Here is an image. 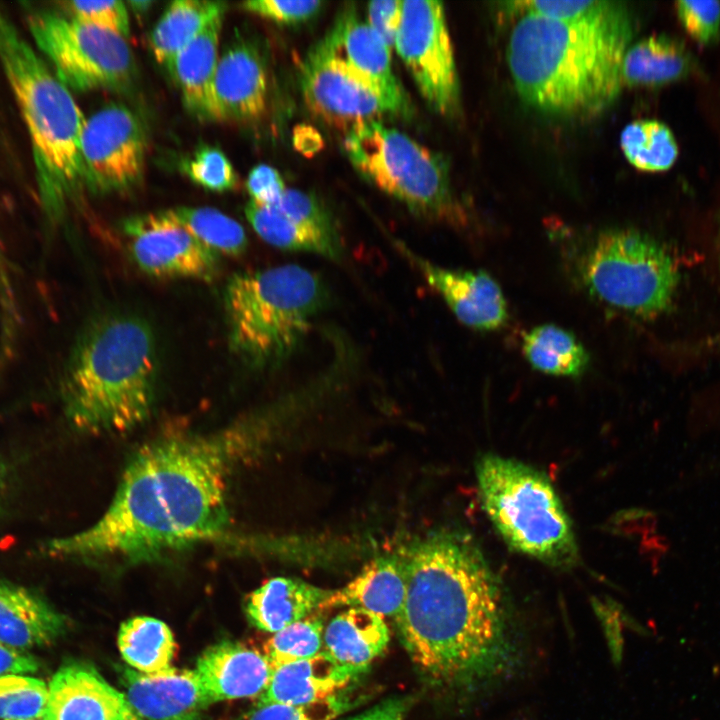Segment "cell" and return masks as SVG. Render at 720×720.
I'll use <instances>...</instances> for the list:
<instances>
[{
	"mask_svg": "<svg viewBox=\"0 0 720 720\" xmlns=\"http://www.w3.org/2000/svg\"><path fill=\"white\" fill-rule=\"evenodd\" d=\"M255 421L209 434L165 433L129 460L103 516L40 552L73 560H152L224 536L229 484L258 440Z\"/></svg>",
	"mask_w": 720,
	"mask_h": 720,
	"instance_id": "cell-1",
	"label": "cell"
},
{
	"mask_svg": "<svg viewBox=\"0 0 720 720\" xmlns=\"http://www.w3.org/2000/svg\"><path fill=\"white\" fill-rule=\"evenodd\" d=\"M399 553L406 596L395 623L424 678L464 694L511 678L522 661L519 633L501 585L472 539L437 532Z\"/></svg>",
	"mask_w": 720,
	"mask_h": 720,
	"instance_id": "cell-2",
	"label": "cell"
},
{
	"mask_svg": "<svg viewBox=\"0 0 720 720\" xmlns=\"http://www.w3.org/2000/svg\"><path fill=\"white\" fill-rule=\"evenodd\" d=\"M634 23L624 4L600 0L573 19L525 13L508 41L507 61L521 98L545 112L591 116L622 85L621 67Z\"/></svg>",
	"mask_w": 720,
	"mask_h": 720,
	"instance_id": "cell-3",
	"label": "cell"
},
{
	"mask_svg": "<svg viewBox=\"0 0 720 720\" xmlns=\"http://www.w3.org/2000/svg\"><path fill=\"white\" fill-rule=\"evenodd\" d=\"M158 353L150 325L129 314L101 316L83 329L65 365L66 418L87 433L125 432L152 411Z\"/></svg>",
	"mask_w": 720,
	"mask_h": 720,
	"instance_id": "cell-4",
	"label": "cell"
},
{
	"mask_svg": "<svg viewBox=\"0 0 720 720\" xmlns=\"http://www.w3.org/2000/svg\"><path fill=\"white\" fill-rule=\"evenodd\" d=\"M0 63L29 134L41 205L48 218L56 220L83 180L86 119L68 87L1 10Z\"/></svg>",
	"mask_w": 720,
	"mask_h": 720,
	"instance_id": "cell-5",
	"label": "cell"
},
{
	"mask_svg": "<svg viewBox=\"0 0 720 720\" xmlns=\"http://www.w3.org/2000/svg\"><path fill=\"white\" fill-rule=\"evenodd\" d=\"M328 299L320 276L285 264L233 274L224 289L229 346L253 367L293 352Z\"/></svg>",
	"mask_w": 720,
	"mask_h": 720,
	"instance_id": "cell-6",
	"label": "cell"
},
{
	"mask_svg": "<svg viewBox=\"0 0 720 720\" xmlns=\"http://www.w3.org/2000/svg\"><path fill=\"white\" fill-rule=\"evenodd\" d=\"M476 477L482 507L507 545L554 567L575 564L573 528L545 474L487 454L476 464Z\"/></svg>",
	"mask_w": 720,
	"mask_h": 720,
	"instance_id": "cell-7",
	"label": "cell"
},
{
	"mask_svg": "<svg viewBox=\"0 0 720 720\" xmlns=\"http://www.w3.org/2000/svg\"><path fill=\"white\" fill-rule=\"evenodd\" d=\"M571 263L578 283L591 297L642 318L665 312L679 282L678 265L668 248L632 229L596 234L575 248Z\"/></svg>",
	"mask_w": 720,
	"mask_h": 720,
	"instance_id": "cell-8",
	"label": "cell"
},
{
	"mask_svg": "<svg viewBox=\"0 0 720 720\" xmlns=\"http://www.w3.org/2000/svg\"><path fill=\"white\" fill-rule=\"evenodd\" d=\"M344 149L362 175L415 213L464 223L444 161L408 135L374 120L347 132Z\"/></svg>",
	"mask_w": 720,
	"mask_h": 720,
	"instance_id": "cell-9",
	"label": "cell"
},
{
	"mask_svg": "<svg viewBox=\"0 0 720 720\" xmlns=\"http://www.w3.org/2000/svg\"><path fill=\"white\" fill-rule=\"evenodd\" d=\"M28 27L55 75L68 88L122 90L130 85L135 72L134 58L121 35L49 11L31 14Z\"/></svg>",
	"mask_w": 720,
	"mask_h": 720,
	"instance_id": "cell-10",
	"label": "cell"
},
{
	"mask_svg": "<svg viewBox=\"0 0 720 720\" xmlns=\"http://www.w3.org/2000/svg\"><path fill=\"white\" fill-rule=\"evenodd\" d=\"M426 102L449 115L459 105V83L443 4L402 1L394 47Z\"/></svg>",
	"mask_w": 720,
	"mask_h": 720,
	"instance_id": "cell-11",
	"label": "cell"
},
{
	"mask_svg": "<svg viewBox=\"0 0 720 720\" xmlns=\"http://www.w3.org/2000/svg\"><path fill=\"white\" fill-rule=\"evenodd\" d=\"M146 135L126 106L108 104L86 119L81 138L83 180L96 191H121L141 177Z\"/></svg>",
	"mask_w": 720,
	"mask_h": 720,
	"instance_id": "cell-12",
	"label": "cell"
},
{
	"mask_svg": "<svg viewBox=\"0 0 720 720\" xmlns=\"http://www.w3.org/2000/svg\"><path fill=\"white\" fill-rule=\"evenodd\" d=\"M121 227L135 263L152 277L210 280L218 272L219 254L203 245L169 209L128 217Z\"/></svg>",
	"mask_w": 720,
	"mask_h": 720,
	"instance_id": "cell-13",
	"label": "cell"
},
{
	"mask_svg": "<svg viewBox=\"0 0 720 720\" xmlns=\"http://www.w3.org/2000/svg\"><path fill=\"white\" fill-rule=\"evenodd\" d=\"M300 80L310 110L346 133L390 113L385 103L352 76L321 40L306 55Z\"/></svg>",
	"mask_w": 720,
	"mask_h": 720,
	"instance_id": "cell-14",
	"label": "cell"
},
{
	"mask_svg": "<svg viewBox=\"0 0 720 720\" xmlns=\"http://www.w3.org/2000/svg\"><path fill=\"white\" fill-rule=\"evenodd\" d=\"M321 41L391 114L406 111L407 98L392 69L391 49L355 12H343Z\"/></svg>",
	"mask_w": 720,
	"mask_h": 720,
	"instance_id": "cell-15",
	"label": "cell"
},
{
	"mask_svg": "<svg viewBox=\"0 0 720 720\" xmlns=\"http://www.w3.org/2000/svg\"><path fill=\"white\" fill-rule=\"evenodd\" d=\"M397 247L465 326L479 331L504 326L508 319L507 303L500 286L488 273L444 268L400 243Z\"/></svg>",
	"mask_w": 720,
	"mask_h": 720,
	"instance_id": "cell-16",
	"label": "cell"
},
{
	"mask_svg": "<svg viewBox=\"0 0 720 720\" xmlns=\"http://www.w3.org/2000/svg\"><path fill=\"white\" fill-rule=\"evenodd\" d=\"M43 720H139L126 697L91 666L61 667L48 686Z\"/></svg>",
	"mask_w": 720,
	"mask_h": 720,
	"instance_id": "cell-17",
	"label": "cell"
},
{
	"mask_svg": "<svg viewBox=\"0 0 720 720\" xmlns=\"http://www.w3.org/2000/svg\"><path fill=\"white\" fill-rule=\"evenodd\" d=\"M267 93V70L259 49L248 40H235L219 57L216 69L214 95L220 120L259 118Z\"/></svg>",
	"mask_w": 720,
	"mask_h": 720,
	"instance_id": "cell-18",
	"label": "cell"
},
{
	"mask_svg": "<svg viewBox=\"0 0 720 720\" xmlns=\"http://www.w3.org/2000/svg\"><path fill=\"white\" fill-rule=\"evenodd\" d=\"M126 699L149 720H198L211 703L195 671L171 668L159 674L122 673Z\"/></svg>",
	"mask_w": 720,
	"mask_h": 720,
	"instance_id": "cell-19",
	"label": "cell"
},
{
	"mask_svg": "<svg viewBox=\"0 0 720 720\" xmlns=\"http://www.w3.org/2000/svg\"><path fill=\"white\" fill-rule=\"evenodd\" d=\"M212 702L261 696L273 666L264 654L239 643L224 641L209 647L195 670Z\"/></svg>",
	"mask_w": 720,
	"mask_h": 720,
	"instance_id": "cell-20",
	"label": "cell"
},
{
	"mask_svg": "<svg viewBox=\"0 0 720 720\" xmlns=\"http://www.w3.org/2000/svg\"><path fill=\"white\" fill-rule=\"evenodd\" d=\"M364 670L342 665L324 651L276 666L257 704H308L342 694Z\"/></svg>",
	"mask_w": 720,
	"mask_h": 720,
	"instance_id": "cell-21",
	"label": "cell"
},
{
	"mask_svg": "<svg viewBox=\"0 0 720 720\" xmlns=\"http://www.w3.org/2000/svg\"><path fill=\"white\" fill-rule=\"evenodd\" d=\"M224 15L215 18L166 66L180 90L186 109L203 121L220 120L214 81Z\"/></svg>",
	"mask_w": 720,
	"mask_h": 720,
	"instance_id": "cell-22",
	"label": "cell"
},
{
	"mask_svg": "<svg viewBox=\"0 0 720 720\" xmlns=\"http://www.w3.org/2000/svg\"><path fill=\"white\" fill-rule=\"evenodd\" d=\"M406 596V575L399 552L367 562L344 587L332 591L319 611L333 608H362L384 619L400 614Z\"/></svg>",
	"mask_w": 720,
	"mask_h": 720,
	"instance_id": "cell-23",
	"label": "cell"
},
{
	"mask_svg": "<svg viewBox=\"0 0 720 720\" xmlns=\"http://www.w3.org/2000/svg\"><path fill=\"white\" fill-rule=\"evenodd\" d=\"M65 626V617L45 599L0 577V642L26 651L50 644Z\"/></svg>",
	"mask_w": 720,
	"mask_h": 720,
	"instance_id": "cell-24",
	"label": "cell"
},
{
	"mask_svg": "<svg viewBox=\"0 0 720 720\" xmlns=\"http://www.w3.org/2000/svg\"><path fill=\"white\" fill-rule=\"evenodd\" d=\"M331 593L299 578L274 577L247 596L245 611L256 628L274 634L319 611Z\"/></svg>",
	"mask_w": 720,
	"mask_h": 720,
	"instance_id": "cell-25",
	"label": "cell"
},
{
	"mask_svg": "<svg viewBox=\"0 0 720 720\" xmlns=\"http://www.w3.org/2000/svg\"><path fill=\"white\" fill-rule=\"evenodd\" d=\"M389 640V629L382 617L352 607L338 613L325 626L323 651L342 665L366 671Z\"/></svg>",
	"mask_w": 720,
	"mask_h": 720,
	"instance_id": "cell-26",
	"label": "cell"
},
{
	"mask_svg": "<svg viewBox=\"0 0 720 720\" xmlns=\"http://www.w3.org/2000/svg\"><path fill=\"white\" fill-rule=\"evenodd\" d=\"M223 2L176 0L169 4L156 23L150 38L156 61L168 65L215 18L224 15Z\"/></svg>",
	"mask_w": 720,
	"mask_h": 720,
	"instance_id": "cell-27",
	"label": "cell"
},
{
	"mask_svg": "<svg viewBox=\"0 0 720 720\" xmlns=\"http://www.w3.org/2000/svg\"><path fill=\"white\" fill-rule=\"evenodd\" d=\"M245 215L254 231L270 245L292 251L338 259L342 248L337 233L326 232L292 220L274 207L250 201Z\"/></svg>",
	"mask_w": 720,
	"mask_h": 720,
	"instance_id": "cell-28",
	"label": "cell"
},
{
	"mask_svg": "<svg viewBox=\"0 0 720 720\" xmlns=\"http://www.w3.org/2000/svg\"><path fill=\"white\" fill-rule=\"evenodd\" d=\"M689 69L684 47L664 35H652L630 45L624 55L622 82L630 85H660L677 80Z\"/></svg>",
	"mask_w": 720,
	"mask_h": 720,
	"instance_id": "cell-29",
	"label": "cell"
},
{
	"mask_svg": "<svg viewBox=\"0 0 720 720\" xmlns=\"http://www.w3.org/2000/svg\"><path fill=\"white\" fill-rule=\"evenodd\" d=\"M522 351L533 368L554 376H580L590 362L582 343L571 332L553 324L540 325L527 332Z\"/></svg>",
	"mask_w": 720,
	"mask_h": 720,
	"instance_id": "cell-30",
	"label": "cell"
},
{
	"mask_svg": "<svg viewBox=\"0 0 720 720\" xmlns=\"http://www.w3.org/2000/svg\"><path fill=\"white\" fill-rule=\"evenodd\" d=\"M118 646L123 659L141 673L159 674L172 668L173 635L158 619L141 616L122 623Z\"/></svg>",
	"mask_w": 720,
	"mask_h": 720,
	"instance_id": "cell-31",
	"label": "cell"
},
{
	"mask_svg": "<svg viewBox=\"0 0 720 720\" xmlns=\"http://www.w3.org/2000/svg\"><path fill=\"white\" fill-rule=\"evenodd\" d=\"M620 144L630 164L646 172L665 171L678 156L672 131L657 120H637L628 124L621 133Z\"/></svg>",
	"mask_w": 720,
	"mask_h": 720,
	"instance_id": "cell-32",
	"label": "cell"
},
{
	"mask_svg": "<svg viewBox=\"0 0 720 720\" xmlns=\"http://www.w3.org/2000/svg\"><path fill=\"white\" fill-rule=\"evenodd\" d=\"M172 215L203 245L220 254L239 256L247 248L244 228L233 218L211 207H177Z\"/></svg>",
	"mask_w": 720,
	"mask_h": 720,
	"instance_id": "cell-33",
	"label": "cell"
},
{
	"mask_svg": "<svg viewBox=\"0 0 720 720\" xmlns=\"http://www.w3.org/2000/svg\"><path fill=\"white\" fill-rule=\"evenodd\" d=\"M324 619L319 611L274 633L264 655L274 667L313 657L323 648Z\"/></svg>",
	"mask_w": 720,
	"mask_h": 720,
	"instance_id": "cell-34",
	"label": "cell"
},
{
	"mask_svg": "<svg viewBox=\"0 0 720 720\" xmlns=\"http://www.w3.org/2000/svg\"><path fill=\"white\" fill-rule=\"evenodd\" d=\"M48 687L42 680L24 675L0 676V719H38L43 716Z\"/></svg>",
	"mask_w": 720,
	"mask_h": 720,
	"instance_id": "cell-35",
	"label": "cell"
},
{
	"mask_svg": "<svg viewBox=\"0 0 720 720\" xmlns=\"http://www.w3.org/2000/svg\"><path fill=\"white\" fill-rule=\"evenodd\" d=\"M185 174L201 187L224 192L237 183V174L226 155L218 148L202 146L184 163Z\"/></svg>",
	"mask_w": 720,
	"mask_h": 720,
	"instance_id": "cell-36",
	"label": "cell"
},
{
	"mask_svg": "<svg viewBox=\"0 0 720 720\" xmlns=\"http://www.w3.org/2000/svg\"><path fill=\"white\" fill-rule=\"evenodd\" d=\"M352 705L343 693L308 704H257L249 720H334Z\"/></svg>",
	"mask_w": 720,
	"mask_h": 720,
	"instance_id": "cell-37",
	"label": "cell"
},
{
	"mask_svg": "<svg viewBox=\"0 0 720 720\" xmlns=\"http://www.w3.org/2000/svg\"><path fill=\"white\" fill-rule=\"evenodd\" d=\"M69 16L111 30L126 38L130 34L128 9L123 1H68Z\"/></svg>",
	"mask_w": 720,
	"mask_h": 720,
	"instance_id": "cell-38",
	"label": "cell"
},
{
	"mask_svg": "<svg viewBox=\"0 0 720 720\" xmlns=\"http://www.w3.org/2000/svg\"><path fill=\"white\" fill-rule=\"evenodd\" d=\"M676 14L686 32L697 42L708 44L720 31V2L681 0L675 3Z\"/></svg>",
	"mask_w": 720,
	"mask_h": 720,
	"instance_id": "cell-39",
	"label": "cell"
},
{
	"mask_svg": "<svg viewBox=\"0 0 720 720\" xmlns=\"http://www.w3.org/2000/svg\"><path fill=\"white\" fill-rule=\"evenodd\" d=\"M273 207L292 220L326 232L336 233L335 226L326 209L306 192L286 189L280 201Z\"/></svg>",
	"mask_w": 720,
	"mask_h": 720,
	"instance_id": "cell-40",
	"label": "cell"
},
{
	"mask_svg": "<svg viewBox=\"0 0 720 720\" xmlns=\"http://www.w3.org/2000/svg\"><path fill=\"white\" fill-rule=\"evenodd\" d=\"M321 5L322 2L317 0H253L241 4L247 11L284 24H294L311 18L319 11Z\"/></svg>",
	"mask_w": 720,
	"mask_h": 720,
	"instance_id": "cell-41",
	"label": "cell"
},
{
	"mask_svg": "<svg viewBox=\"0 0 720 720\" xmlns=\"http://www.w3.org/2000/svg\"><path fill=\"white\" fill-rule=\"evenodd\" d=\"M599 2L600 0L514 1L507 2L506 8L512 12L532 13L552 19H573L591 12Z\"/></svg>",
	"mask_w": 720,
	"mask_h": 720,
	"instance_id": "cell-42",
	"label": "cell"
},
{
	"mask_svg": "<svg viewBox=\"0 0 720 720\" xmlns=\"http://www.w3.org/2000/svg\"><path fill=\"white\" fill-rule=\"evenodd\" d=\"M246 188L251 201L267 207L275 206L287 189L280 173L266 164H259L249 172Z\"/></svg>",
	"mask_w": 720,
	"mask_h": 720,
	"instance_id": "cell-43",
	"label": "cell"
},
{
	"mask_svg": "<svg viewBox=\"0 0 720 720\" xmlns=\"http://www.w3.org/2000/svg\"><path fill=\"white\" fill-rule=\"evenodd\" d=\"M367 12V23L369 26L390 49L395 47L396 36L401 20L402 1H371L367 5Z\"/></svg>",
	"mask_w": 720,
	"mask_h": 720,
	"instance_id": "cell-44",
	"label": "cell"
},
{
	"mask_svg": "<svg viewBox=\"0 0 720 720\" xmlns=\"http://www.w3.org/2000/svg\"><path fill=\"white\" fill-rule=\"evenodd\" d=\"M38 661L27 651L0 642V676L35 672Z\"/></svg>",
	"mask_w": 720,
	"mask_h": 720,
	"instance_id": "cell-45",
	"label": "cell"
},
{
	"mask_svg": "<svg viewBox=\"0 0 720 720\" xmlns=\"http://www.w3.org/2000/svg\"><path fill=\"white\" fill-rule=\"evenodd\" d=\"M411 703L409 697H391L347 720H404Z\"/></svg>",
	"mask_w": 720,
	"mask_h": 720,
	"instance_id": "cell-46",
	"label": "cell"
},
{
	"mask_svg": "<svg viewBox=\"0 0 720 720\" xmlns=\"http://www.w3.org/2000/svg\"><path fill=\"white\" fill-rule=\"evenodd\" d=\"M294 144L303 153H314L321 146V138L310 127H302L295 131Z\"/></svg>",
	"mask_w": 720,
	"mask_h": 720,
	"instance_id": "cell-47",
	"label": "cell"
},
{
	"mask_svg": "<svg viewBox=\"0 0 720 720\" xmlns=\"http://www.w3.org/2000/svg\"><path fill=\"white\" fill-rule=\"evenodd\" d=\"M9 484V474L6 466L0 461V510L5 501Z\"/></svg>",
	"mask_w": 720,
	"mask_h": 720,
	"instance_id": "cell-48",
	"label": "cell"
},
{
	"mask_svg": "<svg viewBox=\"0 0 720 720\" xmlns=\"http://www.w3.org/2000/svg\"><path fill=\"white\" fill-rule=\"evenodd\" d=\"M127 4L130 6V8L133 11H135L137 13H144L150 8V6L153 4V2L148 1V0H144V1L133 0V1L127 2Z\"/></svg>",
	"mask_w": 720,
	"mask_h": 720,
	"instance_id": "cell-49",
	"label": "cell"
},
{
	"mask_svg": "<svg viewBox=\"0 0 720 720\" xmlns=\"http://www.w3.org/2000/svg\"><path fill=\"white\" fill-rule=\"evenodd\" d=\"M20 720H35V719H20Z\"/></svg>",
	"mask_w": 720,
	"mask_h": 720,
	"instance_id": "cell-50",
	"label": "cell"
}]
</instances>
